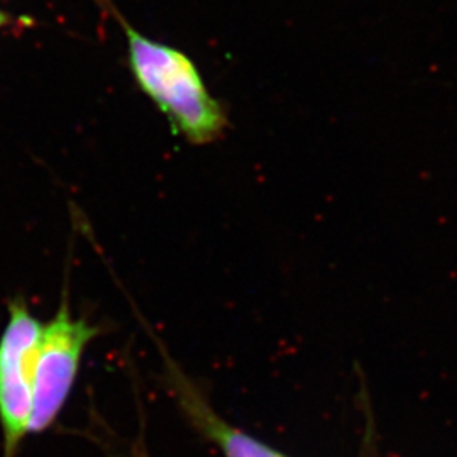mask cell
Here are the masks:
<instances>
[{
	"label": "cell",
	"instance_id": "4",
	"mask_svg": "<svg viewBox=\"0 0 457 457\" xmlns=\"http://www.w3.org/2000/svg\"><path fill=\"white\" fill-rule=\"evenodd\" d=\"M164 379L181 413L205 439L215 444L224 457H288L258 441L245 430L228 424L211 407L204 393L180 368L166 356Z\"/></svg>",
	"mask_w": 457,
	"mask_h": 457
},
{
	"label": "cell",
	"instance_id": "2",
	"mask_svg": "<svg viewBox=\"0 0 457 457\" xmlns=\"http://www.w3.org/2000/svg\"><path fill=\"white\" fill-rule=\"evenodd\" d=\"M43 327L22 298L9 303V317L0 336L2 457H17L29 436L34 373Z\"/></svg>",
	"mask_w": 457,
	"mask_h": 457
},
{
	"label": "cell",
	"instance_id": "3",
	"mask_svg": "<svg viewBox=\"0 0 457 457\" xmlns=\"http://www.w3.org/2000/svg\"><path fill=\"white\" fill-rule=\"evenodd\" d=\"M98 332L97 326L73 315L63 295L60 309L43 327L39 341L29 434H43L58 420L80 373L83 354Z\"/></svg>",
	"mask_w": 457,
	"mask_h": 457
},
{
	"label": "cell",
	"instance_id": "5",
	"mask_svg": "<svg viewBox=\"0 0 457 457\" xmlns=\"http://www.w3.org/2000/svg\"><path fill=\"white\" fill-rule=\"evenodd\" d=\"M11 22V17L7 16L2 9H0V28H4V26H7Z\"/></svg>",
	"mask_w": 457,
	"mask_h": 457
},
{
	"label": "cell",
	"instance_id": "1",
	"mask_svg": "<svg viewBox=\"0 0 457 457\" xmlns=\"http://www.w3.org/2000/svg\"><path fill=\"white\" fill-rule=\"evenodd\" d=\"M114 11L128 39V63L139 90L164 115L171 131L192 146L228 134V107L213 97L195 62L181 49L154 41Z\"/></svg>",
	"mask_w": 457,
	"mask_h": 457
}]
</instances>
